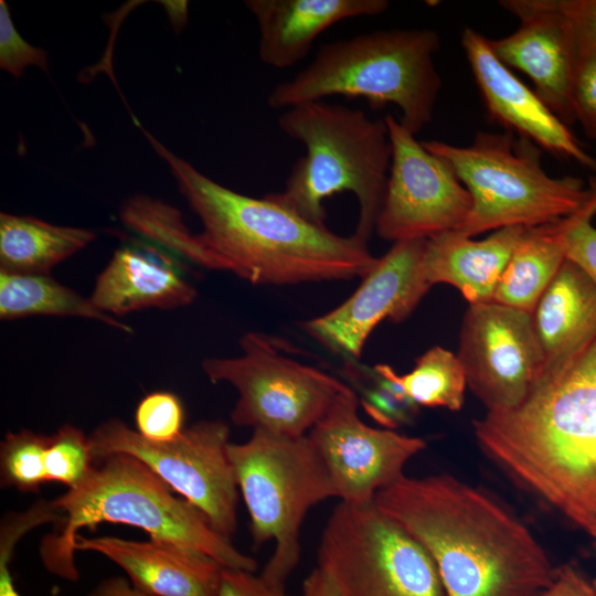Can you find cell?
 <instances>
[{
	"label": "cell",
	"instance_id": "6da1fadb",
	"mask_svg": "<svg viewBox=\"0 0 596 596\" xmlns=\"http://www.w3.org/2000/svg\"><path fill=\"white\" fill-rule=\"evenodd\" d=\"M374 503L427 551L447 596H541L556 576L513 512L454 476H403Z\"/></svg>",
	"mask_w": 596,
	"mask_h": 596
},
{
	"label": "cell",
	"instance_id": "7a4b0ae2",
	"mask_svg": "<svg viewBox=\"0 0 596 596\" xmlns=\"http://www.w3.org/2000/svg\"><path fill=\"white\" fill-rule=\"evenodd\" d=\"M472 426L487 456L596 536V339L519 405Z\"/></svg>",
	"mask_w": 596,
	"mask_h": 596
},
{
	"label": "cell",
	"instance_id": "3957f363",
	"mask_svg": "<svg viewBox=\"0 0 596 596\" xmlns=\"http://www.w3.org/2000/svg\"><path fill=\"white\" fill-rule=\"evenodd\" d=\"M141 130L199 216L200 242L225 272L256 285H291L362 278L374 265L368 242L354 233L337 235L268 195L256 199L232 191Z\"/></svg>",
	"mask_w": 596,
	"mask_h": 596
},
{
	"label": "cell",
	"instance_id": "277c9868",
	"mask_svg": "<svg viewBox=\"0 0 596 596\" xmlns=\"http://www.w3.org/2000/svg\"><path fill=\"white\" fill-rule=\"evenodd\" d=\"M98 462L81 483L52 501L61 520L40 543V557L50 573L76 582L74 542L78 531L105 522L141 529L150 539L204 553L224 567L257 570L253 557L238 551L194 505L175 497L141 460L113 454Z\"/></svg>",
	"mask_w": 596,
	"mask_h": 596
},
{
	"label": "cell",
	"instance_id": "5b68a950",
	"mask_svg": "<svg viewBox=\"0 0 596 596\" xmlns=\"http://www.w3.org/2000/svg\"><path fill=\"white\" fill-rule=\"evenodd\" d=\"M279 129L305 147L283 191L268 194L308 222L326 226L324 200L351 192L358 200L354 234L369 241L381 211L392 159L386 123L363 110L323 100L285 109Z\"/></svg>",
	"mask_w": 596,
	"mask_h": 596
},
{
	"label": "cell",
	"instance_id": "8992f818",
	"mask_svg": "<svg viewBox=\"0 0 596 596\" xmlns=\"http://www.w3.org/2000/svg\"><path fill=\"white\" fill-rule=\"evenodd\" d=\"M440 39L429 29H390L327 43L295 77L277 84L267 97L274 109L323 100L362 97L371 107L397 106L400 121L413 134L433 118L441 88L434 56Z\"/></svg>",
	"mask_w": 596,
	"mask_h": 596
},
{
	"label": "cell",
	"instance_id": "52a82bcc",
	"mask_svg": "<svg viewBox=\"0 0 596 596\" xmlns=\"http://www.w3.org/2000/svg\"><path fill=\"white\" fill-rule=\"evenodd\" d=\"M519 137V136H518ZM470 193L472 206L458 231L467 236L509 226L533 227L578 212L592 195L583 180L550 177L538 146L513 132L479 131L468 146L432 140Z\"/></svg>",
	"mask_w": 596,
	"mask_h": 596
},
{
	"label": "cell",
	"instance_id": "ba28073f",
	"mask_svg": "<svg viewBox=\"0 0 596 596\" xmlns=\"http://www.w3.org/2000/svg\"><path fill=\"white\" fill-rule=\"evenodd\" d=\"M227 454L244 498L257 547L274 541V552L260 575L277 586L300 558V528L307 512L336 492L307 435L285 436L254 429Z\"/></svg>",
	"mask_w": 596,
	"mask_h": 596
},
{
	"label": "cell",
	"instance_id": "9c48e42d",
	"mask_svg": "<svg viewBox=\"0 0 596 596\" xmlns=\"http://www.w3.org/2000/svg\"><path fill=\"white\" fill-rule=\"evenodd\" d=\"M318 566L339 596H447L427 551L374 502L334 508Z\"/></svg>",
	"mask_w": 596,
	"mask_h": 596
},
{
	"label": "cell",
	"instance_id": "30bf717a",
	"mask_svg": "<svg viewBox=\"0 0 596 596\" xmlns=\"http://www.w3.org/2000/svg\"><path fill=\"white\" fill-rule=\"evenodd\" d=\"M237 358H210L202 369L212 383L234 386L238 400L231 413L237 426L285 436H304L328 412L347 386L316 368L280 353L265 336L248 332Z\"/></svg>",
	"mask_w": 596,
	"mask_h": 596
},
{
	"label": "cell",
	"instance_id": "8fae6325",
	"mask_svg": "<svg viewBox=\"0 0 596 596\" xmlns=\"http://www.w3.org/2000/svg\"><path fill=\"white\" fill-rule=\"evenodd\" d=\"M228 438L230 427L220 419L200 421L166 443L148 440L116 418L89 436L94 461L113 454L138 458L231 539L237 528L238 486Z\"/></svg>",
	"mask_w": 596,
	"mask_h": 596
},
{
	"label": "cell",
	"instance_id": "7c38bea8",
	"mask_svg": "<svg viewBox=\"0 0 596 596\" xmlns=\"http://www.w3.org/2000/svg\"><path fill=\"white\" fill-rule=\"evenodd\" d=\"M392 146L385 195L375 231L394 243L459 231L472 201L450 164L427 150L391 114L384 117Z\"/></svg>",
	"mask_w": 596,
	"mask_h": 596
},
{
	"label": "cell",
	"instance_id": "4fadbf2b",
	"mask_svg": "<svg viewBox=\"0 0 596 596\" xmlns=\"http://www.w3.org/2000/svg\"><path fill=\"white\" fill-rule=\"evenodd\" d=\"M457 356L467 386L487 412L519 405L543 370L532 313L494 301L469 305Z\"/></svg>",
	"mask_w": 596,
	"mask_h": 596
},
{
	"label": "cell",
	"instance_id": "5bb4252c",
	"mask_svg": "<svg viewBox=\"0 0 596 596\" xmlns=\"http://www.w3.org/2000/svg\"><path fill=\"white\" fill-rule=\"evenodd\" d=\"M359 396L345 386L307 436L347 504L374 502L381 490L404 475L406 464L425 449L419 437L374 428L358 414Z\"/></svg>",
	"mask_w": 596,
	"mask_h": 596
},
{
	"label": "cell",
	"instance_id": "9a60e30c",
	"mask_svg": "<svg viewBox=\"0 0 596 596\" xmlns=\"http://www.w3.org/2000/svg\"><path fill=\"white\" fill-rule=\"evenodd\" d=\"M425 241L394 243L376 258L358 289L330 312L307 321L306 331L349 362L360 359L379 323L404 320L432 288L422 269Z\"/></svg>",
	"mask_w": 596,
	"mask_h": 596
},
{
	"label": "cell",
	"instance_id": "2e32d148",
	"mask_svg": "<svg viewBox=\"0 0 596 596\" xmlns=\"http://www.w3.org/2000/svg\"><path fill=\"white\" fill-rule=\"evenodd\" d=\"M519 28L490 40L497 57L509 68L526 74L534 92L566 125L575 121L572 91L577 57V35L560 0H503Z\"/></svg>",
	"mask_w": 596,
	"mask_h": 596
},
{
	"label": "cell",
	"instance_id": "e0dca14e",
	"mask_svg": "<svg viewBox=\"0 0 596 596\" xmlns=\"http://www.w3.org/2000/svg\"><path fill=\"white\" fill-rule=\"evenodd\" d=\"M461 45L491 119L553 155L596 171L594 159L539 95L493 53L489 39L466 28Z\"/></svg>",
	"mask_w": 596,
	"mask_h": 596
},
{
	"label": "cell",
	"instance_id": "ac0fdd59",
	"mask_svg": "<svg viewBox=\"0 0 596 596\" xmlns=\"http://www.w3.org/2000/svg\"><path fill=\"white\" fill-rule=\"evenodd\" d=\"M74 549L106 556L134 587L151 596H216L224 568L204 553L156 539L140 542L78 534Z\"/></svg>",
	"mask_w": 596,
	"mask_h": 596
},
{
	"label": "cell",
	"instance_id": "d6986e66",
	"mask_svg": "<svg viewBox=\"0 0 596 596\" xmlns=\"http://www.w3.org/2000/svg\"><path fill=\"white\" fill-rule=\"evenodd\" d=\"M258 25V55L267 65L287 68L299 63L313 41L347 19L385 12L386 0H247Z\"/></svg>",
	"mask_w": 596,
	"mask_h": 596
},
{
	"label": "cell",
	"instance_id": "ffe728a7",
	"mask_svg": "<svg viewBox=\"0 0 596 596\" xmlns=\"http://www.w3.org/2000/svg\"><path fill=\"white\" fill-rule=\"evenodd\" d=\"M529 227L509 226L482 240L448 231L425 241L422 269L426 281L457 288L469 305L492 301L500 277Z\"/></svg>",
	"mask_w": 596,
	"mask_h": 596
},
{
	"label": "cell",
	"instance_id": "44dd1931",
	"mask_svg": "<svg viewBox=\"0 0 596 596\" xmlns=\"http://www.w3.org/2000/svg\"><path fill=\"white\" fill-rule=\"evenodd\" d=\"M195 297V288L168 256L148 247L124 246L98 275L89 298L99 310L121 316L183 307Z\"/></svg>",
	"mask_w": 596,
	"mask_h": 596
},
{
	"label": "cell",
	"instance_id": "7402d4cb",
	"mask_svg": "<svg viewBox=\"0 0 596 596\" xmlns=\"http://www.w3.org/2000/svg\"><path fill=\"white\" fill-rule=\"evenodd\" d=\"M532 317L543 353L542 377L561 371L596 339V286L565 259Z\"/></svg>",
	"mask_w": 596,
	"mask_h": 596
},
{
	"label": "cell",
	"instance_id": "603a6c76",
	"mask_svg": "<svg viewBox=\"0 0 596 596\" xmlns=\"http://www.w3.org/2000/svg\"><path fill=\"white\" fill-rule=\"evenodd\" d=\"M577 213L528 228L500 277L492 301L533 312L566 259L565 237Z\"/></svg>",
	"mask_w": 596,
	"mask_h": 596
},
{
	"label": "cell",
	"instance_id": "cb8c5ba5",
	"mask_svg": "<svg viewBox=\"0 0 596 596\" xmlns=\"http://www.w3.org/2000/svg\"><path fill=\"white\" fill-rule=\"evenodd\" d=\"M92 230L61 226L33 216L0 214V269L17 274H43L86 247Z\"/></svg>",
	"mask_w": 596,
	"mask_h": 596
},
{
	"label": "cell",
	"instance_id": "d4e9b609",
	"mask_svg": "<svg viewBox=\"0 0 596 596\" xmlns=\"http://www.w3.org/2000/svg\"><path fill=\"white\" fill-rule=\"evenodd\" d=\"M30 316H64L98 320L125 332L126 323L99 310L77 291L49 275L0 272V318L12 320Z\"/></svg>",
	"mask_w": 596,
	"mask_h": 596
},
{
	"label": "cell",
	"instance_id": "484cf974",
	"mask_svg": "<svg viewBox=\"0 0 596 596\" xmlns=\"http://www.w3.org/2000/svg\"><path fill=\"white\" fill-rule=\"evenodd\" d=\"M374 371L393 382L417 407L458 412L464 405L467 387L464 368L457 354L439 345L417 358L408 373L397 374L387 364H379Z\"/></svg>",
	"mask_w": 596,
	"mask_h": 596
},
{
	"label": "cell",
	"instance_id": "4316f807",
	"mask_svg": "<svg viewBox=\"0 0 596 596\" xmlns=\"http://www.w3.org/2000/svg\"><path fill=\"white\" fill-rule=\"evenodd\" d=\"M121 221L153 243L173 254L213 270H224L213 256L192 234L174 207L148 196H135L120 210Z\"/></svg>",
	"mask_w": 596,
	"mask_h": 596
},
{
	"label": "cell",
	"instance_id": "83f0119b",
	"mask_svg": "<svg viewBox=\"0 0 596 596\" xmlns=\"http://www.w3.org/2000/svg\"><path fill=\"white\" fill-rule=\"evenodd\" d=\"M50 436L29 429L8 433L0 445V479L2 487L21 492H38L49 482L46 451Z\"/></svg>",
	"mask_w": 596,
	"mask_h": 596
},
{
	"label": "cell",
	"instance_id": "f1b7e54d",
	"mask_svg": "<svg viewBox=\"0 0 596 596\" xmlns=\"http://www.w3.org/2000/svg\"><path fill=\"white\" fill-rule=\"evenodd\" d=\"M89 437L77 427L65 424L50 436L46 451L49 482H60L67 489L81 483L94 467Z\"/></svg>",
	"mask_w": 596,
	"mask_h": 596
},
{
	"label": "cell",
	"instance_id": "f546056e",
	"mask_svg": "<svg viewBox=\"0 0 596 596\" xmlns=\"http://www.w3.org/2000/svg\"><path fill=\"white\" fill-rule=\"evenodd\" d=\"M135 422L137 433L148 440H173L184 429L183 405L171 392H152L138 403Z\"/></svg>",
	"mask_w": 596,
	"mask_h": 596
},
{
	"label": "cell",
	"instance_id": "4dcf8cb0",
	"mask_svg": "<svg viewBox=\"0 0 596 596\" xmlns=\"http://www.w3.org/2000/svg\"><path fill=\"white\" fill-rule=\"evenodd\" d=\"M57 514L49 501H38L23 512L7 514L0 526V596H21L15 588L10 563L18 541L32 529L55 522Z\"/></svg>",
	"mask_w": 596,
	"mask_h": 596
},
{
	"label": "cell",
	"instance_id": "1f68e13d",
	"mask_svg": "<svg viewBox=\"0 0 596 596\" xmlns=\"http://www.w3.org/2000/svg\"><path fill=\"white\" fill-rule=\"evenodd\" d=\"M572 103L575 121L596 139V50L578 36Z\"/></svg>",
	"mask_w": 596,
	"mask_h": 596
},
{
	"label": "cell",
	"instance_id": "d6a6232c",
	"mask_svg": "<svg viewBox=\"0 0 596 596\" xmlns=\"http://www.w3.org/2000/svg\"><path fill=\"white\" fill-rule=\"evenodd\" d=\"M29 66L47 72V53L28 43L15 29L8 6L0 1V68L20 77Z\"/></svg>",
	"mask_w": 596,
	"mask_h": 596
},
{
	"label": "cell",
	"instance_id": "836d02e7",
	"mask_svg": "<svg viewBox=\"0 0 596 596\" xmlns=\"http://www.w3.org/2000/svg\"><path fill=\"white\" fill-rule=\"evenodd\" d=\"M593 192L566 233V259L579 267L596 286V227L592 220L596 215V179L590 180Z\"/></svg>",
	"mask_w": 596,
	"mask_h": 596
},
{
	"label": "cell",
	"instance_id": "e575fe53",
	"mask_svg": "<svg viewBox=\"0 0 596 596\" xmlns=\"http://www.w3.org/2000/svg\"><path fill=\"white\" fill-rule=\"evenodd\" d=\"M216 596H291L255 572L224 567Z\"/></svg>",
	"mask_w": 596,
	"mask_h": 596
},
{
	"label": "cell",
	"instance_id": "d590c367",
	"mask_svg": "<svg viewBox=\"0 0 596 596\" xmlns=\"http://www.w3.org/2000/svg\"><path fill=\"white\" fill-rule=\"evenodd\" d=\"M577 36L596 50V0H560Z\"/></svg>",
	"mask_w": 596,
	"mask_h": 596
},
{
	"label": "cell",
	"instance_id": "8d00e7d4",
	"mask_svg": "<svg viewBox=\"0 0 596 596\" xmlns=\"http://www.w3.org/2000/svg\"><path fill=\"white\" fill-rule=\"evenodd\" d=\"M541 596H596V586L574 566L563 565Z\"/></svg>",
	"mask_w": 596,
	"mask_h": 596
},
{
	"label": "cell",
	"instance_id": "74e56055",
	"mask_svg": "<svg viewBox=\"0 0 596 596\" xmlns=\"http://www.w3.org/2000/svg\"><path fill=\"white\" fill-rule=\"evenodd\" d=\"M301 596H339V593L328 573L317 566L304 581Z\"/></svg>",
	"mask_w": 596,
	"mask_h": 596
},
{
	"label": "cell",
	"instance_id": "f35d334b",
	"mask_svg": "<svg viewBox=\"0 0 596 596\" xmlns=\"http://www.w3.org/2000/svg\"><path fill=\"white\" fill-rule=\"evenodd\" d=\"M87 596H151L131 585L121 576L100 581Z\"/></svg>",
	"mask_w": 596,
	"mask_h": 596
},
{
	"label": "cell",
	"instance_id": "ab89813d",
	"mask_svg": "<svg viewBox=\"0 0 596 596\" xmlns=\"http://www.w3.org/2000/svg\"><path fill=\"white\" fill-rule=\"evenodd\" d=\"M594 540H595V543H596V536L594 538Z\"/></svg>",
	"mask_w": 596,
	"mask_h": 596
}]
</instances>
